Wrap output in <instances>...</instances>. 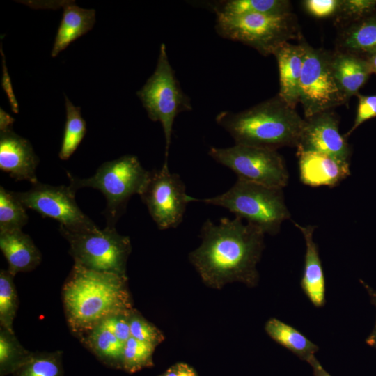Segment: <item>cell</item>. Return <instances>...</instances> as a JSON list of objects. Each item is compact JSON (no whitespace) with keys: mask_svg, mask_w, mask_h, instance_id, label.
Segmentation results:
<instances>
[{"mask_svg":"<svg viewBox=\"0 0 376 376\" xmlns=\"http://www.w3.org/2000/svg\"><path fill=\"white\" fill-rule=\"evenodd\" d=\"M129 314L113 315L101 322L118 340L124 343L131 337L128 320Z\"/></svg>","mask_w":376,"mask_h":376,"instance_id":"obj_35","label":"cell"},{"mask_svg":"<svg viewBox=\"0 0 376 376\" xmlns=\"http://www.w3.org/2000/svg\"><path fill=\"white\" fill-rule=\"evenodd\" d=\"M360 282L368 293L371 303L376 308V290L362 280H360ZM366 343L368 345L376 349V321L373 331L366 339Z\"/></svg>","mask_w":376,"mask_h":376,"instance_id":"obj_36","label":"cell"},{"mask_svg":"<svg viewBox=\"0 0 376 376\" xmlns=\"http://www.w3.org/2000/svg\"><path fill=\"white\" fill-rule=\"evenodd\" d=\"M306 362L311 366L314 376H331L320 363L315 356L311 357Z\"/></svg>","mask_w":376,"mask_h":376,"instance_id":"obj_38","label":"cell"},{"mask_svg":"<svg viewBox=\"0 0 376 376\" xmlns=\"http://www.w3.org/2000/svg\"><path fill=\"white\" fill-rule=\"evenodd\" d=\"M0 249L8 262V270L13 276L31 271L41 262V253L22 230L0 232Z\"/></svg>","mask_w":376,"mask_h":376,"instance_id":"obj_18","label":"cell"},{"mask_svg":"<svg viewBox=\"0 0 376 376\" xmlns=\"http://www.w3.org/2000/svg\"><path fill=\"white\" fill-rule=\"evenodd\" d=\"M14 276L8 269L0 272V325L11 332L18 307Z\"/></svg>","mask_w":376,"mask_h":376,"instance_id":"obj_29","label":"cell"},{"mask_svg":"<svg viewBox=\"0 0 376 376\" xmlns=\"http://www.w3.org/2000/svg\"><path fill=\"white\" fill-rule=\"evenodd\" d=\"M66 120L58 157L67 160L78 148L86 133V123L81 113V108L75 106L65 95Z\"/></svg>","mask_w":376,"mask_h":376,"instance_id":"obj_25","label":"cell"},{"mask_svg":"<svg viewBox=\"0 0 376 376\" xmlns=\"http://www.w3.org/2000/svg\"><path fill=\"white\" fill-rule=\"evenodd\" d=\"M29 220L26 208L12 191L0 187V232L22 230Z\"/></svg>","mask_w":376,"mask_h":376,"instance_id":"obj_28","label":"cell"},{"mask_svg":"<svg viewBox=\"0 0 376 376\" xmlns=\"http://www.w3.org/2000/svg\"><path fill=\"white\" fill-rule=\"evenodd\" d=\"M67 173L69 186L75 192L80 188L91 187L102 193L107 201L103 212L107 226L116 227L131 196L140 195L143 190L150 171L142 166L137 157L126 155L104 162L89 178H79Z\"/></svg>","mask_w":376,"mask_h":376,"instance_id":"obj_5","label":"cell"},{"mask_svg":"<svg viewBox=\"0 0 376 376\" xmlns=\"http://www.w3.org/2000/svg\"><path fill=\"white\" fill-rule=\"evenodd\" d=\"M338 123L331 110L305 118L297 150L322 152L350 162L351 149L339 132Z\"/></svg>","mask_w":376,"mask_h":376,"instance_id":"obj_13","label":"cell"},{"mask_svg":"<svg viewBox=\"0 0 376 376\" xmlns=\"http://www.w3.org/2000/svg\"><path fill=\"white\" fill-rule=\"evenodd\" d=\"M216 15L243 13L281 15L291 11L290 2L286 0H227L212 3Z\"/></svg>","mask_w":376,"mask_h":376,"instance_id":"obj_24","label":"cell"},{"mask_svg":"<svg viewBox=\"0 0 376 376\" xmlns=\"http://www.w3.org/2000/svg\"><path fill=\"white\" fill-rule=\"evenodd\" d=\"M131 337L145 343L158 345L164 340L162 333L146 320L136 309L128 315Z\"/></svg>","mask_w":376,"mask_h":376,"instance_id":"obj_31","label":"cell"},{"mask_svg":"<svg viewBox=\"0 0 376 376\" xmlns=\"http://www.w3.org/2000/svg\"><path fill=\"white\" fill-rule=\"evenodd\" d=\"M335 78L347 99L359 93L371 74L368 63L361 56L337 52L331 54Z\"/></svg>","mask_w":376,"mask_h":376,"instance_id":"obj_20","label":"cell"},{"mask_svg":"<svg viewBox=\"0 0 376 376\" xmlns=\"http://www.w3.org/2000/svg\"><path fill=\"white\" fill-rule=\"evenodd\" d=\"M31 352L19 343L15 333L0 328V373H14L30 357Z\"/></svg>","mask_w":376,"mask_h":376,"instance_id":"obj_26","label":"cell"},{"mask_svg":"<svg viewBox=\"0 0 376 376\" xmlns=\"http://www.w3.org/2000/svg\"><path fill=\"white\" fill-rule=\"evenodd\" d=\"M306 54V42L282 45L274 53L279 72L278 95L290 107L299 102V84Z\"/></svg>","mask_w":376,"mask_h":376,"instance_id":"obj_16","label":"cell"},{"mask_svg":"<svg viewBox=\"0 0 376 376\" xmlns=\"http://www.w3.org/2000/svg\"><path fill=\"white\" fill-rule=\"evenodd\" d=\"M139 196L159 229L176 228L182 221L189 195L179 175L169 170L168 161L150 171Z\"/></svg>","mask_w":376,"mask_h":376,"instance_id":"obj_12","label":"cell"},{"mask_svg":"<svg viewBox=\"0 0 376 376\" xmlns=\"http://www.w3.org/2000/svg\"><path fill=\"white\" fill-rule=\"evenodd\" d=\"M155 345L130 337L125 343L121 367L130 373L152 366Z\"/></svg>","mask_w":376,"mask_h":376,"instance_id":"obj_30","label":"cell"},{"mask_svg":"<svg viewBox=\"0 0 376 376\" xmlns=\"http://www.w3.org/2000/svg\"><path fill=\"white\" fill-rule=\"evenodd\" d=\"M299 178L310 187H336L350 174V162L331 155L297 150Z\"/></svg>","mask_w":376,"mask_h":376,"instance_id":"obj_15","label":"cell"},{"mask_svg":"<svg viewBox=\"0 0 376 376\" xmlns=\"http://www.w3.org/2000/svg\"><path fill=\"white\" fill-rule=\"evenodd\" d=\"M265 330L272 340L304 361H307L318 351V347L302 333L275 318L266 322Z\"/></svg>","mask_w":376,"mask_h":376,"instance_id":"obj_22","label":"cell"},{"mask_svg":"<svg viewBox=\"0 0 376 376\" xmlns=\"http://www.w3.org/2000/svg\"><path fill=\"white\" fill-rule=\"evenodd\" d=\"M70 330L80 339L105 318L133 309L127 277L75 263L62 290Z\"/></svg>","mask_w":376,"mask_h":376,"instance_id":"obj_2","label":"cell"},{"mask_svg":"<svg viewBox=\"0 0 376 376\" xmlns=\"http://www.w3.org/2000/svg\"><path fill=\"white\" fill-rule=\"evenodd\" d=\"M215 120L235 144L274 150L297 147L305 121L279 95L240 112L221 111Z\"/></svg>","mask_w":376,"mask_h":376,"instance_id":"obj_3","label":"cell"},{"mask_svg":"<svg viewBox=\"0 0 376 376\" xmlns=\"http://www.w3.org/2000/svg\"><path fill=\"white\" fill-rule=\"evenodd\" d=\"M148 118L162 124L165 138V161H168L173 125L177 115L192 109L189 98L182 91L169 61L165 44L160 46L156 68L136 92Z\"/></svg>","mask_w":376,"mask_h":376,"instance_id":"obj_7","label":"cell"},{"mask_svg":"<svg viewBox=\"0 0 376 376\" xmlns=\"http://www.w3.org/2000/svg\"><path fill=\"white\" fill-rule=\"evenodd\" d=\"M191 376H197L196 373L194 372Z\"/></svg>","mask_w":376,"mask_h":376,"instance_id":"obj_40","label":"cell"},{"mask_svg":"<svg viewBox=\"0 0 376 376\" xmlns=\"http://www.w3.org/2000/svg\"><path fill=\"white\" fill-rule=\"evenodd\" d=\"M195 371L185 363H177L160 376H191Z\"/></svg>","mask_w":376,"mask_h":376,"instance_id":"obj_37","label":"cell"},{"mask_svg":"<svg viewBox=\"0 0 376 376\" xmlns=\"http://www.w3.org/2000/svg\"><path fill=\"white\" fill-rule=\"evenodd\" d=\"M188 202L219 206L246 220L264 234L276 235L283 221L290 218L283 189L270 187L237 178L226 192L207 198L188 196Z\"/></svg>","mask_w":376,"mask_h":376,"instance_id":"obj_4","label":"cell"},{"mask_svg":"<svg viewBox=\"0 0 376 376\" xmlns=\"http://www.w3.org/2000/svg\"><path fill=\"white\" fill-rule=\"evenodd\" d=\"M13 123H0V169L16 180L35 184L39 158L31 143L12 130Z\"/></svg>","mask_w":376,"mask_h":376,"instance_id":"obj_14","label":"cell"},{"mask_svg":"<svg viewBox=\"0 0 376 376\" xmlns=\"http://www.w3.org/2000/svg\"><path fill=\"white\" fill-rule=\"evenodd\" d=\"M59 232L68 242L75 263L92 270L127 276L126 266L132 251L130 240L116 227L103 230L72 231L59 226Z\"/></svg>","mask_w":376,"mask_h":376,"instance_id":"obj_8","label":"cell"},{"mask_svg":"<svg viewBox=\"0 0 376 376\" xmlns=\"http://www.w3.org/2000/svg\"><path fill=\"white\" fill-rule=\"evenodd\" d=\"M81 340L104 363L121 367L124 343L118 340L102 322L84 335Z\"/></svg>","mask_w":376,"mask_h":376,"instance_id":"obj_23","label":"cell"},{"mask_svg":"<svg viewBox=\"0 0 376 376\" xmlns=\"http://www.w3.org/2000/svg\"><path fill=\"white\" fill-rule=\"evenodd\" d=\"M208 155L231 169L237 178L279 189L288 183L285 160L277 150L235 144L228 148H210Z\"/></svg>","mask_w":376,"mask_h":376,"instance_id":"obj_9","label":"cell"},{"mask_svg":"<svg viewBox=\"0 0 376 376\" xmlns=\"http://www.w3.org/2000/svg\"><path fill=\"white\" fill-rule=\"evenodd\" d=\"M339 52L366 57L376 52V11L345 25L338 36Z\"/></svg>","mask_w":376,"mask_h":376,"instance_id":"obj_21","label":"cell"},{"mask_svg":"<svg viewBox=\"0 0 376 376\" xmlns=\"http://www.w3.org/2000/svg\"><path fill=\"white\" fill-rule=\"evenodd\" d=\"M235 216L215 224L206 220L200 230L201 243L189 259L207 286L221 289L240 282L256 286L259 280L257 264L264 249L265 234Z\"/></svg>","mask_w":376,"mask_h":376,"instance_id":"obj_1","label":"cell"},{"mask_svg":"<svg viewBox=\"0 0 376 376\" xmlns=\"http://www.w3.org/2000/svg\"><path fill=\"white\" fill-rule=\"evenodd\" d=\"M26 191L13 194L26 209L44 217L52 218L72 231H93L100 228L78 206L75 191L65 185L53 186L38 181Z\"/></svg>","mask_w":376,"mask_h":376,"instance_id":"obj_11","label":"cell"},{"mask_svg":"<svg viewBox=\"0 0 376 376\" xmlns=\"http://www.w3.org/2000/svg\"><path fill=\"white\" fill-rule=\"evenodd\" d=\"M359 102L357 115L352 128L345 135L348 136L365 121L376 117V95H363L358 93Z\"/></svg>","mask_w":376,"mask_h":376,"instance_id":"obj_33","label":"cell"},{"mask_svg":"<svg viewBox=\"0 0 376 376\" xmlns=\"http://www.w3.org/2000/svg\"><path fill=\"white\" fill-rule=\"evenodd\" d=\"M60 351L31 352L29 359L13 373L14 376H63Z\"/></svg>","mask_w":376,"mask_h":376,"instance_id":"obj_27","label":"cell"},{"mask_svg":"<svg viewBox=\"0 0 376 376\" xmlns=\"http://www.w3.org/2000/svg\"><path fill=\"white\" fill-rule=\"evenodd\" d=\"M376 11V0H341L338 18L347 23L365 17Z\"/></svg>","mask_w":376,"mask_h":376,"instance_id":"obj_32","label":"cell"},{"mask_svg":"<svg viewBox=\"0 0 376 376\" xmlns=\"http://www.w3.org/2000/svg\"><path fill=\"white\" fill-rule=\"evenodd\" d=\"M294 224L301 232L306 243L301 287L314 306L323 307L325 304V279L318 245L313 240L315 226H303L297 223Z\"/></svg>","mask_w":376,"mask_h":376,"instance_id":"obj_17","label":"cell"},{"mask_svg":"<svg viewBox=\"0 0 376 376\" xmlns=\"http://www.w3.org/2000/svg\"><path fill=\"white\" fill-rule=\"evenodd\" d=\"M348 100L335 78L331 54L306 43L299 84V102L305 118L330 111Z\"/></svg>","mask_w":376,"mask_h":376,"instance_id":"obj_10","label":"cell"},{"mask_svg":"<svg viewBox=\"0 0 376 376\" xmlns=\"http://www.w3.org/2000/svg\"><path fill=\"white\" fill-rule=\"evenodd\" d=\"M341 0H306L303 1L304 8L313 16L327 17L337 14Z\"/></svg>","mask_w":376,"mask_h":376,"instance_id":"obj_34","label":"cell"},{"mask_svg":"<svg viewBox=\"0 0 376 376\" xmlns=\"http://www.w3.org/2000/svg\"><path fill=\"white\" fill-rule=\"evenodd\" d=\"M63 8L51 56L56 57L72 42L91 31L95 23V10L77 6L72 1L58 3Z\"/></svg>","mask_w":376,"mask_h":376,"instance_id":"obj_19","label":"cell"},{"mask_svg":"<svg viewBox=\"0 0 376 376\" xmlns=\"http://www.w3.org/2000/svg\"><path fill=\"white\" fill-rule=\"evenodd\" d=\"M216 15L215 29L220 36L250 46L263 56L274 54L282 45L299 35L296 17L291 12Z\"/></svg>","mask_w":376,"mask_h":376,"instance_id":"obj_6","label":"cell"},{"mask_svg":"<svg viewBox=\"0 0 376 376\" xmlns=\"http://www.w3.org/2000/svg\"><path fill=\"white\" fill-rule=\"evenodd\" d=\"M366 59L368 63L371 73L376 74V52L368 56Z\"/></svg>","mask_w":376,"mask_h":376,"instance_id":"obj_39","label":"cell"}]
</instances>
